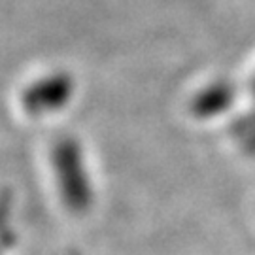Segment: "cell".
Masks as SVG:
<instances>
[{
  "mask_svg": "<svg viewBox=\"0 0 255 255\" xmlns=\"http://www.w3.org/2000/svg\"><path fill=\"white\" fill-rule=\"evenodd\" d=\"M229 132L244 153L255 157V106L233 119Z\"/></svg>",
  "mask_w": 255,
  "mask_h": 255,
  "instance_id": "4",
  "label": "cell"
},
{
  "mask_svg": "<svg viewBox=\"0 0 255 255\" xmlns=\"http://www.w3.org/2000/svg\"><path fill=\"white\" fill-rule=\"evenodd\" d=\"M74 95V80L68 72H53L30 83L21 93V106L28 116H44L63 110Z\"/></svg>",
  "mask_w": 255,
  "mask_h": 255,
  "instance_id": "2",
  "label": "cell"
},
{
  "mask_svg": "<svg viewBox=\"0 0 255 255\" xmlns=\"http://www.w3.org/2000/svg\"><path fill=\"white\" fill-rule=\"evenodd\" d=\"M250 95L254 99V106H255V76L252 78V82H250Z\"/></svg>",
  "mask_w": 255,
  "mask_h": 255,
  "instance_id": "5",
  "label": "cell"
},
{
  "mask_svg": "<svg viewBox=\"0 0 255 255\" xmlns=\"http://www.w3.org/2000/svg\"><path fill=\"white\" fill-rule=\"evenodd\" d=\"M237 101V85L231 80H216L202 87L189 102V112L195 118L208 119L221 116Z\"/></svg>",
  "mask_w": 255,
  "mask_h": 255,
  "instance_id": "3",
  "label": "cell"
},
{
  "mask_svg": "<svg viewBox=\"0 0 255 255\" xmlns=\"http://www.w3.org/2000/svg\"><path fill=\"white\" fill-rule=\"evenodd\" d=\"M51 166L63 208L74 218L87 216L95 206V187L82 144L72 136L57 138L51 147Z\"/></svg>",
  "mask_w": 255,
  "mask_h": 255,
  "instance_id": "1",
  "label": "cell"
}]
</instances>
